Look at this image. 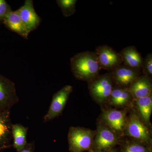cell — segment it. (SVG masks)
Segmentation results:
<instances>
[{
    "label": "cell",
    "instance_id": "cell-10",
    "mask_svg": "<svg viewBox=\"0 0 152 152\" xmlns=\"http://www.w3.org/2000/svg\"><path fill=\"white\" fill-rule=\"evenodd\" d=\"M11 110L0 109V152L12 146Z\"/></svg>",
    "mask_w": 152,
    "mask_h": 152
},
{
    "label": "cell",
    "instance_id": "cell-9",
    "mask_svg": "<svg viewBox=\"0 0 152 152\" xmlns=\"http://www.w3.org/2000/svg\"><path fill=\"white\" fill-rule=\"evenodd\" d=\"M19 101L15 83L0 75V109L11 110Z\"/></svg>",
    "mask_w": 152,
    "mask_h": 152
},
{
    "label": "cell",
    "instance_id": "cell-21",
    "mask_svg": "<svg viewBox=\"0 0 152 152\" xmlns=\"http://www.w3.org/2000/svg\"><path fill=\"white\" fill-rule=\"evenodd\" d=\"M141 70L143 75L151 78L152 76V53L148 54L143 60Z\"/></svg>",
    "mask_w": 152,
    "mask_h": 152
},
{
    "label": "cell",
    "instance_id": "cell-22",
    "mask_svg": "<svg viewBox=\"0 0 152 152\" xmlns=\"http://www.w3.org/2000/svg\"><path fill=\"white\" fill-rule=\"evenodd\" d=\"M12 10L10 7L4 0H0V19L3 20L7 14Z\"/></svg>",
    "mask_w": 152,
    "mask_h": 152
},
{
    "label": "cell",
    "instance_id": "cell-7",
    "mask_svg": "<svg viewBox=\"0 0 152 152\" xmlns=\"http://www.w3.org/2000/svg\"><path fill=\"white\" fill-rule=\"evenodd\" d=\"M73 88L72 86L66 85L54 94L48 110L44 116V123L48 122L61 115Z\"/></svg>",
    "mask_w": 152,
    "mask_h": 152
},
{
    "label": "cell",
    "instance_id": "cell-13",
    "mask_svg": "<svg viewBox=\"0 0 152 152\" xmlns=\"http://www.w3.org/2000/svg\"><path fill=\"white\" fill-rule=\"evenodd\" d=\"M134 102L132 96L128 88L114 86L108 101L110 105L117 108L130 107Z\"/></svg>",
    "mask_w": 152,
    "mask_h": 152
},
{
    "label": "cell",
    "instance_id": "cell-4",
    "mask_svg": "<svg viewBox=\"0 0 152 152\" xmlns=\"http://www.w3.org/2000/svg\"><path fill=\"white\" fill-rule=\"evenodd\" d=\"M124 135L152 148L151 136L147 127L140 119L137 113L133 111L127 116Z\"/></svg>",
    "mask_w": 152,
    "mask_h": 152
},
{
    "label": "cell",
    "instance_id": "cell-14",
    "mask_svg": "<svg viewBox=\"0 0 152 152\" xmlns=\"http://www.w3.org/2000/svg\"><path fill=\"white\" fill-rule=\"evenodd\" d=\"M134 101L152 94L151 78L145 75L139 76L128 87Z\"/></svg>",
    "mask_w": 152,
    "mask_h": 152
},
{
    "label": "cell",
    "instance_id": "cell-8",
    "mask_svg": "<svg viewBox=\"0 0 152 152\" xmlns=\"http://www.w3.org/2000/svg\"><path fill=\"white\" fill-rule=\"evenodd\" d=\"M101 69L112 71L122 65L123 61L120 53L106 45L98 47L95 51Z\"/></svg>",
    "mask_w": 152,
    "mask_h": 152
},
{
    "label": "cell",
    "instance_id": "cell-12",
    "mask_svg": "<svg viewBox=\"0 0 152 152\" xmlns=\"http://www.w3.org/2000/svg\"><path fill=\"white\" fill-rule=\"evenodd\" d=\"M23 23L29 32L35 30L39 25L41 19L34 8L32 0H26L17 10Z\"/></svg>",
    "mask_w": 152,
    "mask_h": 152
},
{
    "label": "cell",
    "instance_id": "cell-2",
    "mask_svg": "<svg viewBox=\"0 0 152 152\" xmlns=\"http://www.w3.org/2000/svg\"><path fill=\"white\" fill-rule=\"evenodd\" d=\"M96 130L82 127L71 126L68 134L70 152L90 151L92 147Z\"/></svg>",
    "mask_w": 152,
    "mask_h": 152
},
{
    "label": "cell",
    "instance_id": "cell-3",
    "mask_svg": "<svg viewBox=\"0 0 152 152\" xmlns=\"http://www.w3.org/2000/svg\"><path fill=\"white\" fill-rule=\"evenodd\" d=\"M88 83L90 94L94 101L99 105L108 102L114 86L110 72L99 75Z\"/></svg>",
    "mask_w": 152,
    "mask_h": 152
},
{
    "label": "cell",
    "instance_id": "cell-17",
    "mask_svg": "<svg viewBox=\"0 0 152 152\" xmlns=\"http://www.w3.org/2000/svg\"><path fill=\"white\" fill-rule=\"evenodd\" d=\"M137 110V113L143 123L148 128L152 112V95L140 98L134 101Z\"/></svg>",
    "mask_w": 152,
    "mask_h": 152
},
{
    "label": "cell",
    "instance_id": "cell-15",
    "mask_svg": "<svg viewBox=\"0 0 152 152\" xmlns=\"http://www.w3.org/2000/svg\"><path fill=\"white\" fill-rule=\"evenodd\" d=\"M120 54L124 65L134 69L141 70L143 58L135 47L130 46L125 48L121 50Z\"/></svg>",
    "mask_w": 152,
    "mask_h": 152
},
{
    "label": "cell",
    "instance_id": "cell-6",
    "mask_svg": "<svg viewBox=\"0 0 152 152\" xmlns=\"http://www.w3.org/2000/svg\"><path fill=\"white\" fill-rule=\"evenodd\" d=\"M128 112V108L121 110L117 109L105 110L101 114L100 122L121 137L124 136Z\"/></svg>",
    "mask_w": 152,
    "mask_h": 152
},
{
    "label": "cell",
    "instance_id": "cell-23",
    "mask_svg": "<svg viewBox=\"0 0 152 152\" xmlns=\"http://www.w3.org/2000/svg\"><path fill=\"white\" fill-rule=\"evenodd\" d=\"M35 142L33 141L28 143L21 150L16 152H35Z\"/></svg>",
    "mask_w": 152,
    "mask_h": 152
},
{
    "label": "cell",
    "instance_id": "cell-1",
    "mask_svg": "<svg viewBox=\"0 0 152 152\" xmlns=\"http://www.w3.org/2000/svg\"><path fill=\"white\" fill-rule=\"evenodd\" d=\"M71 71L76 78L89 82L99 75L101 67L95 52L78 53L70 59Z\"/></svg>",
    "mask_w": 152,
    "mask_h": 152
},
{
    "label": "cell",
    "instance_id": "cell-20",
    "mask_svg": "<svg viewBox=\"0 0 152 152\" xmlns=\"http://www.w3.org/2000/svg\"><path fill=\"white\" fill-rule=\"evenodd\" d=\"M56 2L64 16H71L75 12L77 0H57Z\"/></svg>",
    "mask_w": 152,
    "mask_h": 152
},
{
    "label": "cell",
    "instance_id": "cell-24",
    "mask_svg": "<svg viewBox=\"0 0 152 152\" xmlns=\"http://www.w3.org/2000/svg\"><path fill=\"white\" fill-rule=\"evenodd\" d=\"M88 152H93L92 151H89ZM119 152L118 151V150L116 148H115L113 149H112L111 150H110V151H106V152Z\"/></svg>",
    "mask_w": 152,
    "mask_h": 152
},
{
    "label": "cell",
    "instance_id": "cell-19",
    "mask_svg": "<svg viewBox=\"0 0 152 152\" xmlns=\"http://www.w3.org/2000/svg\"><path fill=\"white\" fill-rule=\"evenodd\" d=\"M119 152H152V148L130 139L122 142Z\"/></svg>",
    "mask_w": 152,
    "mask_h": 152
},
{
    "label": "cell",
    "instance_id": "cell-5",
    "mask_svg": "<svg viewBox=\"0 0 152 152\" xmlns=\"http://www.w3.org/2000/svg\"><path fill=\"white\" fill-rule=\"evenodd\" d=\"M122 141L121 136L100 122L96 130L91 151L93 152L107 151L115 148L116 146L121 145Z\"/></svg>",
    "mask_w": 152,
    "mask_h": 152
},
{
    "label": "cell",
    "instance_id": "cell-16",
    "mask_svg": "<svg viewBox=\"0 0 152 152\" xmlns=\"http://www.w3.org/2000/svg\"><path fill=\"white\" fill-rule=\"evenodd\" d=\"M4 24L11 31L28 39L29 32L23 23L17 11H11L3 19Z\"/></svg>",
    "mask_w": 152,
    "mask_h": 152
},
{
    "label": "cell",
    "instance_id": "cell-11",
    "mask_svg": "<svg viewBox=\"0 0 152 152\" xmlns=\"http://www.w3.org/2000/svg\"><path fill=\"white\" fill-rule=\"evenodd\" d=\"M110 72L112 75L114 86L123 88H128L140 76V71L132 69L124 65L116 68Z\"/></svg>",
    "mask_w": 152,
    "mask_h": 152
},
{
    "label": "cell",
    "instance_id": "cell-18",
    "mask_svg": "<svg viewBox=\"0 0 152 152\" xmlns=\"http://www.w3.org/2000/svg\"><path fill=\"white\" fill-rule=\"evenodd\" d=\"M28 130V127L20 124L12 125V147L17 151L21 150L28 143L27 135Z\"/></svg>",
    "mask_w": 152,
    "mask_h": 152
}]
</instances>
